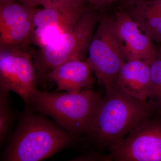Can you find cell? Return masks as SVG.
<instances>
[{"label": "cell", "instance_id": "2", "mask_svg": "<svg viewBox=\"0 0 161 161\" xmlns=\"http://www.w3.org/2000/svg\"><path fill=\"white\" fill-rule=\"evenodd\" d=\"M102 98L98 92L91 89L73 94L37 89L26 109L50 116L74 138L89 134Z\"/></svg>", "mask_w": 161, "mask_h": 161}, {"label": "cell", "instance_id": "1", "mask_svg": "<svg viewBox=\"0 0 161 161\" xmlns=\"http://www.w3.org/2000/svg\"><path fill=\"white\" fill-rule=\"evenodd\" d=\"M26 109L5 149L6 161H39L71 145L66 131L40 114Z\"/></svg>", "mask_w": 161, "mask_h": 161}, {"label": "cell", "instance_id": "16", "mask_svg": "<svg viewBox=\"0 0 161 161\" xmlns=\"http://www.w3.org/2000/svg\"><path fill=\"white\" fill-rule=\"evenodd\" d=\"M90 7L96 11H106L115 7L124 0H83Z\"/></svg>", "mask_w": 161, "mask_h": 161}, {"label": "cell", "instance_id": "3", "mask_svg": "<svg viewBox=\"0 0 161 161\" xmlns=\"http://www.w3.org/2000/svg\"><path fill=\"white\" fill-rule=\"evenodd\" d=\"M89 134L101 146L118 142L153 114L147 101L126 95L115 87L105 90Z\"/></svg>", "mask_w": 161, "mask_h": 161}, {"label": "cell", "instance_id": "4", "mask_svg": "<svg viewBox=\"0 0 161 161\" xmlns=\"http://www.w3.org/2000/svg\"><path fill=\"white\" fill-rule=\"evenodd\" d=\"M101 15L90 7L71 31L40 47L35 55L34 64L38 85L43 90L48 88L47 76L55 68L69 60H86Z\"/></svg>", "mask_w": 161, "mask_h": 161}, {"label": "cell", "instance_id": "8", "mask_svg": "<svg viewBox=\"0 0 161 161\" xmlns=\"http://www.w3.org/2000/svg\"><path fill=\"white\" fill-rule=\"evenodd\" d=\"M37 76L31 55L23 50L0 52V89L12 91L26 106L37 89Z\"/></svg>", "mask_w": 161, "mask_h": 161}, {"label": "cell", "instance_id": "13", "mask_svg": "<svg viewBox=\"0 0 161 161\" xmlns=\"http://www.w3.org/2000/svg\"><path fill=\"white\" fill-rule=\"evenodd\" d=\"M33 19L19 23L0 33V51L22 50V47L31 42Z\"/></svg>", "mask_w": 161, "mask_h": 161}, {"label": "cell", "instance_id": "17", "mask_svg": "<svg viewBox=\"0 0 161 161\" xmlns=\"http://www.w3.org/2000/svg\"><path fill=\"white\" fill-rule=\"evenodd\" d=\"M19 3L33 9H38V7L45 8L48 7L58 0H18Z\"/></svg>", "mask_w": 161, "mask_h": 161}, {"label": "cell", "instance_id": "6", "mask_svg": "<svg viewBox=\"0 0 161 161\" xmlns=\"http://www.w3.org/2000/svg\"><path fill=\"white\" fill-rule=\"evenodd\" d=\"M90 7L83 0H58L38 9L34 17L31 41L40 47L51 43L74 28Z\"/></svg>", "mask_w": 161, "mask_h": 161}, {"label": "cell", "instance_id": "9", "mask_svg": "<svg viewBox=\"0 0 161 161\" xmlns=\"http://www.w3.org/2000/svg\"><path fill=\"white\" fill-rule=\"evenodd\" d=\"M115 8V29L126 61L141 60L150 65L156 56L157 45L142 31L121 4Z\"/></svg>", "mask_w": 161, "mask_h": 161}, {"label": "cell", "instance_id": "14", "mask_svg": "<svg viewBox=\"0 0 161 161\" xmlns=\"http://www.w3.org/2000/svg\"><path fill=\"white\" fill-rule=\"evenodd\" d=\"M150 82L147 102L153 112L161 114V45H157V53L150 64Z\"/></svg>", "mask_w": 161, "mask_h": 161}, {"label": "cell", "instance_id": "11", "mask_svg": "<svg viewBox=\"0 0 161 161\" xmlns=\"http://www.w3.org/2000/svg\"><path fill=\"white\" fill-rule=\"evenodd\" d=\"M150 82V64L141 60H130L121 68L114 87L133 98L147 101Z\"/></svg>", "mask_w": 161, "mask_h": 161}, {"label": "cell", "instance_id": "10", "mask_svg": "<svg viewBox=\"0 0 161 161\" xmlns=\"http://www.w3.org/2000/svg\"><path fill=\"white\" fill-rule=\"evenodd\" d=\"M93 70L87 59L72 60L54 69L47 76L48 83L55 82L57 91L78 93L92 88L94 82Z\"/></svg>", "mask_w": 161, "mask_h": 161}, {"label": "cell", "instance_id": "7", "mask_svg": "<svg viewBox=\"0 0 161 161\" xmlns=\"http://www.w3.org/2000/svg\"><path fill=\"white\" fill-rule=\"evenodd\" d=\"M110 149L111 160L161 161V119L143 121Z\"/></svg>", "mask_w": 161, "mask_h": 161}, {"label": "cell", "instance_id": "15", "mask_svg": "<svg viewBox=\"0 0 161 161\" xmlns=\"http://www.w3.org/2000/svg\"><path fill=\"white\" fill-rule=\"evenodd\" d=\"M9 91L0 89V142L7 140L13 122V112L10 108Z\"/></svg>", "mask_w": 161, "mask_h": 161}, {"label": "cell", "instance_id": "5", "mask_svg": "<svg viewBox=\"0 0 161 161\" xmlns=\"http://www.w3.org/2000/svg\"><path fill=\"white\" fill-rule=\"evenodd\" d=\"M87 60L98 83L105 90L115 87L126 60L119 41L114 16L102 14L88 52Z\"/></svg>", "mask_w": 161, "mask_h": 161}, {"label": "cell", "instance_id": "12", "mask_svg": "<svg viewBox=\"0 0 161 161\" xmlns=\"http://www.w3.org/2000/svg\"><path fill=\"white\" fill-rule=\"evenodd\" d=\"M38 9L29 8L18 0H0V33L33 19Z\"/></svg>", "mask_w": 161, "mask_h": 161}]
</instances>
